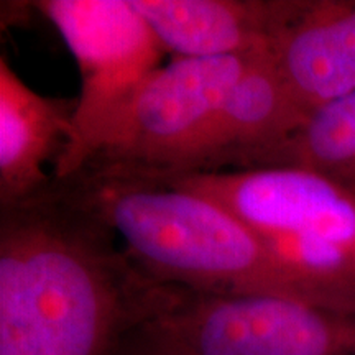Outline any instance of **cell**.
<instances>
[{"mask_svg": "<svg viewBox=\"0 0 355 355\" xmlns=\"http://www.w3.org/2000/svg\"><path fill=\"white\" fill-rule=\"evenodd\" d=\"M153 173L220 204L332 306L355 311L352 191L296 166Z\"/></svg>", "mask_w": 355, "mask_h": 355, "instance_id": "3957f363", "label": "cell"}, {"mask_svg": "<svg viewBox=\"0 0 355 355\" xmlns=\"http://www.w3.org/2000/svg\"><path fill=\"white\" fill-rule=\"evenodd\" d=\"M76 99L40 94L0 58V206L40 193L53 178L44 165L63 155L73 137Z\"/></svg>", "mask_w": 355, "mask_h": 355, "instance_id": "9c48e42d", "label": "cell"}, {"mask_svg": "<svg viewBox=\"0 0 355 355\" xmlns=\"http://www.w3.org/2000/svg\"><path fill=\"white\" fill-rule=\"evenodd\" d=\"M162 288L53 180L0 206V355H115Z\"/></svg>", "mask_w": 355, "mask_h": 355, "instance_id": "6da1fadb", "label": "cell"}, {"mask_svg": "<svg viewBox=\"0 0 355 355\" xmlns=\"http://www.w3.org/2000/svg\"><path fill=\"white\" fill-rule=\"evenodd\" d=\"M115 355H157V354L141 352V350H133V349H121V350H117V354Z\"/></svg>", "mask_w": 355, "mask_h": 355, "instance_id": "7c38bea8", "label": "cell"}, {"mask_svg": "<svg viewBox=\"0 0 355 355\" xmlns=\"http://www.w3.org/2000/svg\"><path fill=\"white\" fill-rule=\"evenodd\" d=\"M53 181L104 222L155 282L336 308L237 216L158 173L94 159Z\"/></svg>", "mask_w": 355, "mask_h": 355, "instance_id": "7a4b0ae2", "label": "cell"}, {"mask_svg": "<svg viewBox=\"0 0 355 355\" xmlns=\"http://www.w3.org/2000/svg\"><path fill=\"white\" fill-rule=\"evenodd\" d=\"M119 349L157 355H355V311L163 285L155 313Z\"/></svg>", "mask_w": 355, "mask_h": 355, "instance_id": "277c9868", "label": "cell"}, {"mask_svg": "<svg viewBox=\"0 0 355 355\" xmlns=\"http://www.w3.org/2000/svg\"><path fill=\"white\" fill-rule=\"evenodd\" d=\"M166 51L180 58L270 53L285 0H132Z\"/></svg>", "mask_w": 355, "mask_h": 355, "instance_id": "30bf717a", "label": "cell"}, {"mask_svg": "<svg viewBox=\"0 0 355 355\" xmlns=\"http://www.w3.org/2000/svg\"><path fill=\"white\" fill-rule=\"evenodd\" d=\"M308 115L278 76L270 53L260 55L230 89L184 173L263 166Z\"/></svg>", "mask_w": 355, "mask_h": 355, "instance_id": "ba28073f", "label": "cell"}, {"mask_svg": "<svg viewBox=\"0 0 355 355\" xmlns=\"http://www.w3.org/2000/svg\"><path fill=\"white\" fill-rule=\"evenodd\" d=\"M265 166L303 168L355 194V91L313 110Z\"/></svg>", "mask_w": 355, "mask_h": 355, "instance_id": "8fae6325", "label": "cell"}, {"mask_svg": "<svg viewBox=\"0 0 355 355\" xmlns=\"http://www.w3.org/2000/svg\"><path fill=\"white\" fill-rule=\"evenodd\" d=\"M278 76L311 114L355 91V0H285L270 50Z\"/></svg>", "mask_w": 355, "mask_h": 355, "instance_id": "52a82bcc", "label": "cell"}, {"mask_svg": "<svg viewBox=\"0 0 355 355\" xmlns=\"http://www.w3.org/2000/svg\"><path fill=\"white\" fill-rule=\"evenodd\" d=\"M260 55L178 58L159 68L89 162L188 171L222 102Z\"/></svg>", "mask_w": 355, "mask_h": 355, "instance_id": "8992f818", "label": "cell"}, {"mask_svg": "<svg viewBox=\"0 0 355 355\" xmlns=\"http://www.w3.org/2000/svg\"><path fill=\"white\" fill-rule=\"evenodd\" d=\"M35 8L63 38L81 76L73 137L51 175L63 180L99 152L163 68L166 50L132 0H42Z\"/></svg>", "mask_w": 355, "mask_h": 355, "instance_id": "5b68a950", "label": "cell"}]
</instances>
